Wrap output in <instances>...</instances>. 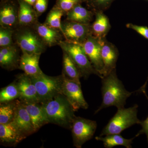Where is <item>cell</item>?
I'll list each match as a JSON object with an SVG mask.
<instances>
[{
    "label": "cell",
    "instance_id": "obj_13",
    "mask_svg": "<svg viewBox=\"0 0 148 148\" xmlns=\"http://www.w3.org/2000/svg\"><path fill=\"white\" fill-rule=\"evenodd\" d=\"M21 49L16 44L0 47V66L9 71L19 69Z\"/></svg>",
    "mask_w": 148,
    "mask_h": 148
},
{
    "label": "cell",
    "instance_id": "obj_18",
    "mask_svg": "<svg viewBox=\"0 0 148 148\" xmlns=\"http://www.w3.org/2000/svg\"><path fill=\"white\" fill-rule=\"evenodd\" d=\"M41 54H29L22 52L19 63V69L22 70L30 77L36 76L43 73L40 69L39 62Z\"/></svg>",
    "mask_w": 148,
    "mask_h": 148
},
{
    "label": "cell",
    "instance_id": "obj_30",
    "mask_svg": "<svg viewBox=\"0 0 148 148\" xmlns=\"http://www.w3.org/2000/svg\"><path fill=\"white\" fill-rule=\"evenodd\" d=\"M84 2V0H56L55 6L61 9L66 15L75 5Z\"/></svg>",
    "mask_w": 148,
    "mask_h": 148
},
{
    "label": "cell",
    "instance_id": "obj_1",
    "mask_svg": "<svg viewBox=\"0 0 148 148\" xmlns=\"http://www.w3.org/2000/svg\"><path fill=\"white\" fill-rule=\"evenodd\" d=\"M102 83L103 101L95 114L111 106H115L117 109L124 108L127 98L135 92H129L125 89L122 82L118 77L116 69L103 77Z\"/></svg>",
    "mask_w": 148,
    "mask_h": 148
},
{
    "label": "cell",
    "instance_id": "obj_14",
    "mask_svg": "<svg viewBox=\"0 0 148 148\" xmlns=\"http://www.w3.org/2000/svg\"><path fill=\"white\" fill-rule=\"evenodd\" d=\"M101 56L103 63L102 75L104 77L116 69L119 53L116 47L106 38L101 39Z\"/></svg>",
    "mask_w": 148,
    "mask_h": 148
},
{
    "label": "cell",
    "instance_id": "obj_11",
    "mask_svg": "<svg viewBox=\"0 0 148 148\" xmlns=\"http://www.w3.org/2000/svg\"><path fill=\"white\" fill-rule=\"evenodd\" d=\"M18 3L16 0H1L0 26L14 29L18 26Z\"/></svg>",
    "mask_w": 148,
    "mask_h": 148
},
{
    "label": "cell",
    "instance_id": "obj_10",
    "mask_svg": "<svg viewBox=\"0 0 148 148\" xmlns=\"http://www.w3.org/2000/svg\"><path fill=\"white\" fill-rule=\"evenodd\" d=\"M82 45L93 68L99 74V77L102 79L104 66L101 56V39L96 38L91 34Z\"/></svg>",
    "mask_w": 148,
    "mask_h": 148
},
{
    "label": "cell",
    "instance_id": "obj_8",
    "mask_svg": "<svg viewBox=\"0 0 148 148\" xmlns=\"http://www.w3.org/2000/svg\"><path fill=\"white\" fill-rule=\"evenodd\" d=\"M62 34L64 40L82 45L91 34L90 24H81L65 19L62 21Z\"/></svg>",
    "mask_w": 148,
    "mask_h": 148
},
{
    "label": "cell",
    "instance_id": "obj_21",
    "mask_svg": "<svg viewBox=\"0 0 148 148\" xmlns=\"http://www.w3.org/2000/svg\"><path fill=\"white\" fill-rule=\"evenodd\" d=\"M94 12L95 18V21L90 25L91 34L98 38H106L111 28L108 17L103 11Z\"/></svg>",
    "mask_w": 148,
    "mask_h": 148
},
{
    "label": "cell",
    "instance_id": "obj_29",
    "mask_svg": "<svg viewBox=\"0 0 148 148\" xmlns=\"http://www.w3.org/2000/svg\"><path fill=\"white\" fill-rule=\"evenodd\" d=\"M14 29L0 26V47L14 44L13 39Z\"/></svg>",
    "mask_w": 148,
    "mask_h": 148
},
{
    "label": "cell",
    "instance_id": "obj_31",
    "mask_svg": "<svg viewBox=\"0 0 148 148\" xmlns=\"http://www.w3.org/2000/svg\"><path fill=\"white\" fill-rule=\"evenodd\" d=\"M147 81L146 82V83L140 88V91L143 92L144 94L145 95L146 97H147L148 100V97L147 95V93H146L145 91V88L146 85H147ZM140 124L142 126V129L138 132V133H137V135H135V137L136 138V137H138V136L142 135V134H145L146 136H147V140L148 143V116L145 120L141 121Z\"/></svg>",
    "mask_w": 148,
    "mask_h": 148
},
{
    "label": "cell",
    "instance_id": "obj_22",
    "mask_svg": "<svg viewBox=\"0 0 148 148\" xmlns=\"http://www.w3.org/2000/svg\"><path fill=\"white\" fill-rule=\"evenodd\" d=\"M66 19L81 24H90L95 13L78 3L66 14Z\"/></svg>",
    "mask_w": 148,
    "mask_h": 148
},
{
    "label": "cell",
    "instance_id": "obj_19",
    "mask_svg": "<svg viewBox=\"0 0 148 148\" xmlns=\"http://www.w3.org/2000/svg\"><path fill=\"white\" fill-rule=\"evenodd\" d=\"M25 138L12 123L0 124V141L2 145L15 146Z\"/></svg>",
    "mask_w": 148,
    "mask_h": 148
},
{
    "label": "cell",
    "instance_id": "obj_28",
    "mask_svg": "<svg viewBox=\"0 0 148 148\" xmlns=\"http://www.w3.org/2000/svg\"><path fill=\"white\" fill-rule=\"evenodd\" d=\"M115 0H84L88 8L93 12L107 10Z\"/></svg>",
    "mask_w": 148,
    "mask_h": 148
},
{
    "label": "cell",
    "instance_id": "obj_3",
    "mask_svg": "<svg viewBox=\"0 0 148 148\" xmlns=\"http://www.w3.org/2000/svg\"><path fill=\"white\" fill-rule=\"evenodd\" d=\"M13 39L22 52L29 54H41L47 47L33 26H18L14 29Z\"/></svg>",
    "mask_w": 148,
    "mask_h": 148
},
{
    "label": "cell",
    "instance_id": "obj_9",
    "mask_svg": "<svg viewBox=\"0 0 148 148\" xmlns=\"http://www.w3.org/2000/svg\"><path fill=\"white\" fill-rule=\"evenodd\" d=\"M62 94L65 96L71 105L74 110L77 111L79 109L86 110L88 105L84 98L81 85L78 83L66 77L62 74Z\"/></svg>",
    "mask_w": 148,
    "mask_h": 148
},
{
    "label": "cell",
    "instance_id": "obj_20",
    "mask_svg": "<svg viewBox=\"0 0 148 148\" xmlns=\"http://www.w3.org/2000/svg\"><path fill=\"white\" fill-rule=\"evenodd\" d=\"M18 3V26L33 27L38 21V16L33 6L24 0H17Z\"/></svg>",
    "mask_w": 148,
    "mask_h": 148
},
{
    "label": "cell",
    "instance_id": "obj_32",
    "mask_svg": "<svg viewBox=\"0 0 148 148\" xmlns=\"http://www.w3.org/2000/svg\"><path fill=\"white\" fill-rule=\"evenodd\" d=\"M126 26L127 28L134 30L142 36L148 40V27L147 26H138L132 23H128Z\"/></svg>",
    "mask_w": 148,
    "mask_h": 148
},
{
    "label": "cell",
    "instance_id": "obj_7",
    "mask_svg": "<svg viewBox=\"0 0 148 148\" xmlns=\"http://www.w3.org/2000/svg\"><path fill=\"white\" fill-rule=\"evenodd\" d=\"M97 127L96 121L76 116L71 128L74 146L82 148L85 143L92 139Z\"/></svg>",
    "mask_w": 148,
    "mask_h": 148
},
{
    "label": "cell",
    "instance_id": "obj_25",
    "mask_svg": "<svg viewBox=\"0 0 148 148\" xmlns=\"http://www.w3.org/2000/svg\"><path fill=\"white\" fill-rule=\"evenodd\" d=\"M20 92L14 81L7 86L1 88L0 91V103H9L19 98Z\"/></svg>",
    "mask_w": 148,
    "mask_h": 148
},
{
    "label": "cell",
    "instance_id": "obj_23",
    "mask_svg": "<svg viewBox=\"0 0 148 148\" xmlns=\"http://www.w3.org/2000/svg\"><path fill=\"white\" fill-rule=\"evenodd\" d=\"M63 71L62 74L69 79L81 84L80 78L81 75L77 68L70 56L63 51Z\"/></svg>",
    "mask_w": 148,
    "mask_h": 148
},
{
    "label": "cell",
    "instance_id": "obj_5",
    "mask_svg": "<svg viewBox=\"0 0 148 148\" xmlns=\"http://www.w3.org/2000/svg\"><path fill=\"white\" fill-rule=\"evenodd\" d=\"M36 86L40 103L49 101L56 95L62 94L63 76H49L44 73L31 77Z\"/></svg>",
    "mask_w": 148,
    "mask_h": 148
},
{
    "label": "cell",
    "instance_id": "obj_27",
    "mask_svg": "<svg viewBox=\"0 0 148 148\" xmlns=\"http://www.w3.org/2000/svg\"><path fill=\"white\" fill-rule=\"evenodd\" d=\"M15 108L16 100L1 104L0 124H6L12 121L15 114Z\"/></svg>",
    "mask_w": 148,
    "mask_h": 148
},
{
    "label": "cell",
    "instance_id": "obj_34",
    "mask_svg": "<svg viewBox=\"0 0 148 148\" xmlns=\"http://www.w3.org/2000/svg\"><path fill=\"white\" fill-rule=\"evenodd\" d=\"M26 2L28 3L30 5L33 6V7L36 4L37 0H24Z\"/></svg>",
    "mask_w": 148,
    "mask_h": 148
},
{
    "label": "cell",
    "instance_id": "obj_15",
    "mask_svg": "<svg viewBox=\"0 0 148 148\" xmlns=\"http://www.w3.org/2000/svg\"><path fill=\"white\" fill-rule=\"evenodd\" d=\"M15 81L20 92V101L40 103L36 88L31 77L24 73L17 75Z\"/></svg>",
    "mask_w": 148,
    "mask_h": 148
},
{
    "label": "cell",
    "instance_id": "obj_26",
    "mask_svg": "<svg viewBox=\"0 0 148 148\" xmlns=\"http://www.w3.org/2000/svg\"><path fill=\"white\" fill-rule=\"evenodd\" d=\"M65 14L63 11L54 5L48 14L44 24L51 28L58 29L62 34L61 18Z\"/></svg>",
    "mask_w": 148,
    "mask_h": 148
},
{
    "label": "cell",
    "instance_id": "obj_24",
    "mask_svg": "<svg viewBox=\"0 0 148 148\" xmlns=\"http://www.w3.org/2000/svg\"><path fill=\"white\" fill-rule=\"evenodd\" d=\"M135 138L130 139H125L120 134H111L106 135L105 137L98 136L95 138L98 141L103 142L104 147L107 148H112L117 146H123L127 148L132 147L131 145Z\"/></svg>",
    "mask_w": 148,
    "mask_h": 148
},
{
    "label": "cell",
    "instance_id": "obj_16",
    "mask_svg": "<svg viewBox=\"0 0 148 148\" xmlns=\"http://www.w3.org/2000/svg\"><path fill=\"white\" fill-rule=\"evenodd\" d=\"M33 27L47 47L59 45L60 43L64 40L61 31L49 27L44 23L38 21Z\"/></svg>",
    "mask_w": 148,
    "mask_h": 148
},
{
    "label": "cell",
    "instance_id": "obj_12",
    "mask_svg": "<svg viewBox=\"0 0 148 148\" xmlns=\"http://www.w3.org/2000/svg\"><path fill=\"white\" fill-rule=\"evenodd\" d=\"M11 122L25 138L36 132L30 116L20 100H16L15 114Z\"/></svg>",
    "mask_w": 148,
    "mask_h": 148
},
{
    "label": "cell",
    "instance_id": "obj_6",
    "mask_svg": "<svg viewBox=\"0 0 148 148\" xmlns=\"http://www.w3.org/2000/svg\"><path fill=\"white\" fill-rule=\"evenodd\" d=\"M59 46L62 50L70 56L78 68L82 77L87 79L92 74L99 77V74L93 68L82 45L69 42L64 40L60 43Z\"/></svg>",
    "mask_w": 148,
    "mask_h": 148
},
{
    "label": "cell",
    "instance_id": "obj_33",
    "mask_svg": "<svg viewBox=\"0 0 148 148\" xmlns=\"http://www.w3.org/2000/svg\"><path fill=\"white\" fill-rule=\"evenodd\" d=\"M48 3L49 0H37L34 8L38 17L46 11Z\"/></svg>",
    "mask_w": 148,
    "mask_h": 148
},
{
    "label": "cell",
    "instance_id": "obj_17",
    "mask_svg": "<svg viewBox=\"0 0 148 148\" xmlns=\"http://www.w3.org/2000/svg\"><path fill=\"white\" fill-rule=\"evenodd\" d=\"M22 102L30 116L36 132L43 125L49 123L40 103Z\"/></svg>",
    "mask_w": 148,
    "mask_h": 148
},
{
    "label": "cell",
    "instance_id": "obj_2",
    "mask_svg": "<svg viewBox=\"0 0 148 148\" xmlns=\"http://www.w3.org/2000/svg\"><path fill=\"white\" fill-rule=\"evenodd\" d=\"M49 123L71 129L76 116L75 111L67 98L62 94L41 103Z\"/></svg>",
    "mask_w": 148,
    "mask_h": 148
},
{
    "label": "cell",
    "instance_id": "obj_4",
    "mask_svg": "<svg viewBox=\"0 0 148 148\" xmlns=\"http://www.w3.org/2000/svg\"><path fill=\"white\" fill-rule=\"evenodd\" d=\"M138 106L118 109L116 113L103 128L100 136L103 137L111 134H120L123 130L136 124H140L141 121L138 118Z\"/></svg>",
    "mask_w": 148,
    "mask_h": 148
}]
</instances>
